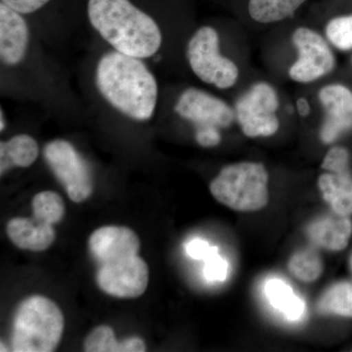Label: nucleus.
<instances>
[{"label": "nucleus", "instance_id": "f257e3e1", "mask_svg": "<svg viewBox=\"0 0 352 352\" xmlns=\"http://www.w3.org/2000/svg\"><path fill=\"white\" fill-rule=\"evenodd\" d=\"M95 83L102 97L126 117L146 122L154 116L159 88L142 59L116 50L106 53L97 64Z\"/></svg>", "mask_w": 352, "mask_h": 352}, {"label": "nucleus", "instance_id": "f03ea898", "mask_svg": "<svg viewBox=\"0 0 352 352\" xmlns=\"http://www.w3.org/2000/svg\"><path fill=\"white\" fill-rule=\"evenodd\" d=\"M87 14L95 31L118 52L145 59L161 48L156 21L131 0H88Z\"/></svg>", "mask_w": 352, "mask_h": 352}, {"label": "nucleus", "instance_id": "7ed1b4c3", "mask_svg": "<svg viewBox=\"0 0 352 352\" xmlns=\"http://www.w3.org/2000/svg\"><path fill=\"white\" fill-rule=\"evenodd\" d=\"M65 319L56 303L43 296H32L21 303L14 318L12 351H54L64 332Z\"/></svg>", "mask_w": 352, "mask_h": 352}, {"label": "nucleus", "instance_id": "20e7f679", "mask_svg": "<svg viewBox=\"0 0 352 352\" xmlns=\"http://www.w3.org/2000/svg\"><path fill=\"white\" fill-rule=\"evenodd\" d=\"M268 173L263 164L239 163L222 168L210 185L222 205L238 212H254L268 203Z\"/></svg>", "mask_w": 352, "mask_h": 352}, {"label": "nucleus", "instance_id": "39448f33", "mask_svg": "<svg viewBox=\"0 0 352 352\" xmlns=\"http://www.w3.org/2000/svg\"><path fill=\"white\" fill-rule=\"evenodd\" d=\"M190 68L201 82L219 89L237 82L239 69L219 51V36L214 28L201 27L190 39L186 51Z\"/></svg>", "mask_w": 352, "mask_h": 352}, {"label": "nucleus", "instance_id": "423d86ee", "mask_svg": "<svg viewBox=\"0 0 352 352\" xmlns=\"http://www.w3.org/2000/svg\"><path fill=\"white\" fill-rule=\"evenodd\" d=\"M278 108L279 99L274 88L267 83L258 82L238 99L236 118L248 138H268L279 129Z\"/></svg>", "mask_w": 352, "mask_h": 352}, {"label": "nucleus", "instance_id": "0eeeda50", "mask_svg": "<svg viewBox=\"0 0 352 352\" xmlns=\"http://www.w3.org/2000/svg\"><path fill=\"white\" fill-rule=\"evenodd\" d=\"M43 155L72 201L82 203L89 198L94 190L89 168L71 143L55 139L44 147Z\"/></svg>", "mask_w": 352, "mask_h": 352}, {"label": "nucleus", "instance_id": "6e6552de", "mask_svg": "<svg viewBox=\"0 0 352 352\" xmlns=\"http://www.w3.org/2000/svg\"><path fill=\"white\" fill-rule=\"evenodd\" d=\"M298 51V60L289 71L296 82L307 83L328 75L335 68V56L325 39L308 28H298L293 34Z\"/></svg>", "mask_w": 352, "mask_h": 352}, {"label": "nucleus", "instance_id": "1a4fd4ad", "mask_svg": "<svg viewBox=\"0 0 352 352\" xmlns=\"http://www.w3.org/2000/svg\"><path fill=\"white\" fill-rule=\"evenodd\" d=\"M97 284L108 295L122 298L142 296L149 284V268L138 256L101 263Z\"/></svg>", "mask_w": 352, "mask_h": 352}, {"label": "nucleus", "instance_id": "9d476101", "mask_svg": "<svg viewBox=\"0 0 352 352\" xmlns=\"http://www.w3.org/2000/svg\"><path fill=\"white\" fill-rule=\"evenodd\" d=\"M175 111L183 119L193 122L196 129H226L235 118V112L226 102L195 87H190L180 95Z\"/></svg>", "mask_w": 352, "mask_h": 352}, {"label": "nucleus", "instance_id": "9b49d317", "mask_svg": "<svg viewBox=\"0 0 352 352\" xmlns=\"http://www.w3.org/2000/svg\"><path fill=\"white\" fill-rule=\"evenodd\" d=\"M325 120L320 131L324 143H333L352 129V92L342 85H330L319 91Z\"/></svg>", "mask_w": 352, "mask_h": 352}, {"label": "nucleus", "instance_id": "f8f14e48", "mask_svg": "<svg viewBox=\"0 0 352 352\" xmlns=\"http://www.w3.org/2000/svg\"><path fill=\"white\" fill-rule=\"evenodd\" d=\"M140 241L131 228L124 226H104L89 238V250L101 263L138 256Z\"/></svg>", "mask_w": 352, "mask_h": 352}, {"label": "nucleus", "instance_id": "ddd939ff", "mask_svg": "<svg viewBox=\"0 0 352 352\" xmlns=\"http://www.w3.org/2000/svg\"><path fill=\"white\" fill-rule=\"evenodd\" d=\"M23 14L0 4V59L6 66H16L25 59L30 30Z\"/></svg>", "mask_w": 352, "mask_h": 352}, {"label": "nucleus", "instance_id": "4468645a", "mask_svg": "<svg viewBox=\"0 0 352 352\" xmlns=\"http://www.w3.org/2000/svg\"><path fill=\"white\" fill-rule=\"evenodd\" d=\"M6 233L16 247L32 252L47 250L55 241L56 234L51 224L34 219L15 217L8 222Z\"/></svg>", "mask_w": 352, "mask_h": 352}, {"label": "nucleus", "instance_id": "2eb2a0df", "mask_svg": "<svg viewBox=\"0 0 352 352\" xmlns=\"http://www.w3.org/2000/svg\"><path fill=\"white\" fill-rule=\"evenodd\" d=\"M307 233L317 247L329 251L346 249L352 234V221L349 217L335 214L315 220L308 226Z\"/></svg>", "mask_w": 352, "mask_h": 352}, {"label": "nucleus", "instance_id": "dca6fc26", "mask_svg": "<svg viewBox=\"0 0 352 352\" xmlns=\"http://www.w3.org/2000/svg\"><path fill=\"white\" fill-rule=\"evenodd\" d=\"M318 186L324 200L335 214L344 217L352 214V175L349 170L323 173L319 177Z\"/></svg>", "mask_w": 352, "mask_h": 352}, {"label": "nucleus", "instance_id": "f3484780", "mask_svg": "<svg viewBox=\"0 0 352 352\" xmlns=\"http://www.w3.org/2000/svg\"><path fill=\"white\" fill-rule=\"evenodd\" d=\"M38 142L27 134H18L0 143L1 175L12 168H29L38 159Z\"/></svg>", "mask_w": 352, "mask_h": 352}, {"label": "nucleus", "instance_id": "a211bd4d", "mask_svg": "<svg viewBox=\"0 0 352 352\" xmlns=\"http://www.w3.org/2000/svg\"><path fill=\"white\" fill-rule=\"evenodd\" d=\"M264 293L273 307L283 312L291 321L302 318L305 314V302L294 294L288 284L280 279L268 280L264 286Z\"/></svg>", "mask_w": 352, "mask_h": 352}, {"label": "nucleus", "instance_id": "6ab92c4d", "mask_svg": "<svg viewBox=\"0 0 352 352\" xmlns=\"http://www.w3.org/2000/svg\"><path fill=\"white\" fill-rule=\"evenodd\" d=\"M307 0H250L249 13L261 24L280 22L291 17Z\"/></svg>", "mask_w": 352, "mask_h": 352}, {"label": "nucleus", "instance_id": "aec40b11", "mask_svg": "<svg viewBox=\"0 0 352 352\" xmlns=\"http://www.w3.org/2000/svg\"><path fill=\"white\" fill-rule=\"evenodd\" d=\"M317 310L321 314L352 317V283L340 282L330 287L319 298Z\"/></svg>", "mask_w": 352, "mask_h": 352}, {"label": "nucleus", "instance_id": "412c9836", "mask_svg": "<svg viewBox=\"0 0 352 352\" xmlns=\"http://www.w3.org/2000/svg\"><path fill=\"white\" fill-rule=\"evenodd\" d=\"M289 270L302 282H314L320 277L323 271L320 256L314 249L300 250L289 261Z\"/></svg>", "mask_w": 352, "mask_h": 352}, {"label": "nucleus", "instance_id": "4be33fe9", "mask_svg": "<svg viewBox=\"0 0 352 352\" xmlns=\"http://www.w3.org/2000/svg\"><path fill=\"white\" fill-rule=\"evenodd\" d=\"M32 210L36 219L53 226L61 221L64 217L63 199L53 191L41 192L32 200Z\"/></svg>", "mask_w": 352, "mask_h": 352}, {"label": "nucleus", "instance_id": "5701e85b", "mask_svg": "<svg viewBox=\"0 0 352 352\" xmlns=\"http://www.w3.org/2000/svg\"><path fill=\"white\" fill-rule=\"evenodd\" d=\"M87 352H124V342H118L113 329L107 325L94 329L83 342Z\"/></svg>", "mask_w": 352, "mask_h": 352}, {"label": "nucleus", "instance_id": "b1692460", "mask_svg": "<svg viewBox=\"0 0 352 352\" xmlns=\"http://www.w3.org/2000/svg\"><path fill=\"white\" fill-rule=\"evenodd\" d=\"M326 36L339 50H352V14L331 20L326 27Z\"/></svg>", "mask_w": 352, "mask_h": 352}, {"label": "nucleus", "instance_id": "393cba45", "mask_svg": "<svg viewBox=\"0 0 352 352\" xmlns=\"http://www.w3.org/2000/svg\"><path fill=\"white\" fill-rule=\"evenodd\" d=\"M322 168L331 173H340L349 170V154L342 147H333L324 157Z\"/></svg>", "mask_w": 352, "mask_h": 352}, {"label": "nucleus", "instance_id": "a878e982", "mask_svg": "<svg viewBox=\"0 0 352 352\" xmlns=\"http://www.w3.org/2000/svg\"><path fill=\"white\" fill-rule=\"evenodd\" d=\"M204 274L210 281L222 282L226 279L228 272V263L219 256V252H214L206 259Z\"/></svg>", "mask_w": 352, "mask_h": 352}, {"label": "nucleus", "instance_id": "bb28decb", "mask_svg": "<svg viewBox=\"0 0 352 352\" xmlns=\"http://www.w3.org/2000/svg\"><path fill=\"white\" fill-rule=\"evenodd\" d=\"M185 250L189 256L194 259H198V261L200 259L206 261L208 256L219 252V249L215 245H212L207 241L199 239V238L187 243Z\"/></svg>", "mask_w": 352, "mask_h": 352}, {"label": "nucleus", "instance_id": "cd10ccee", "mask_svg": "<svg viewBox=\"0 0 352 352\" xmlns=\"http://www.w3.org/2000/svg\"><path fill=\"white\" fill-rule=\"evenodd\" d=\"M50 1V0H1V3L24 15L36 12Z\"/></svg>", "mask_w": 352, "mask_h": 352}, {"label": "nucleus", "instance_id": "c85d7f7f", "mask_svg": "<svg viewBox=\"0 0 352 352\" xmlns=\"http://www.w3.org/2000/svg\"><path fill=\"white\" fill-rule=\"evenodd\" d=\"M196 140L201 147H215L221 141L219 129L207 127V129H196Z\"/></svg>", "mask_w": 352, "mask_h": 352}, {"label": "nucleus", "instance_id": "c756f323", "mask_svg": "<svg viewBox=\"0 0 352 352\" xmlns=\"http://www.w3.org/2000/svg\"><path fill=\"white\" fill-rule=\"evenodd\" d=\"M296 108H298V112L302 117H307L310 113V105L308 101L305 98H300L296 101Z\"/></svg>", "mask_w": 352, "mask_h": 352}, {"label": "nucleus", "instance_id": "7c9ffc66", "mask_svg": "<svg viewBox=\"0 0 352 352\" xmlns=\"http://www.w3.org/2000/svg\"><path fill=\"white\" fill-rule=\"evenodd\" d=\"M0 131H3L4 129H6V119L3 117V111L1 110V113H0Z\"/></svg>", "mask_w": 352, "mask_h": 352}, {"label": "nucleus", "instance_id": "2f4dec72", "mask_svg": "<svg viewBox=\"0 0 352 352\" xmlns=\"http://www.w3.org/2000/svg\"><path fill=\"white\" fill-rule=\"evenodd\" d=\"M351 270H352V256H351Z\"/></svg>", "mask_w": 352, "mask_h": 352}]
</instances>
